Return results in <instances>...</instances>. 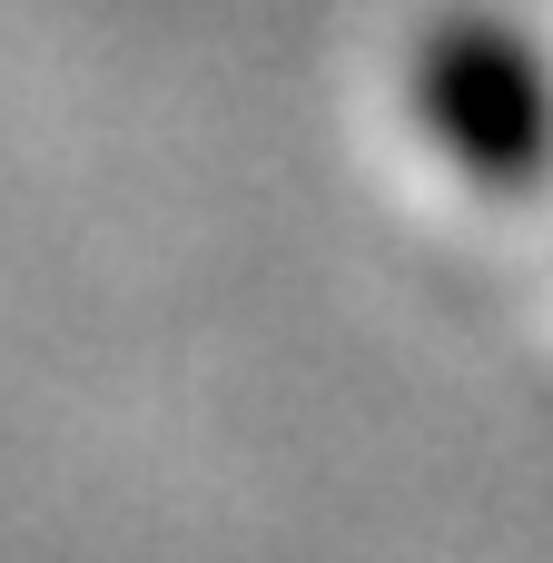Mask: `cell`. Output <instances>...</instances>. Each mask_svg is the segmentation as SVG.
<instances>
[{"label": "cell", "mask_w": 553, "mask_h": 563, "mask_svg": "<svg viewBox=\"0 0 553 563\" xmlns=\"http://www.w3.org/2000/svg\"><path fill=\"white\" fill-rule=\"evenodd\" d=\"M416 109L425 129L485 178V188H515V178H544L553 158V79L534 59V40H515L505 20H445L416 59Z\"/></svg>", "instance_id": "obj_1"}]
</instances>
